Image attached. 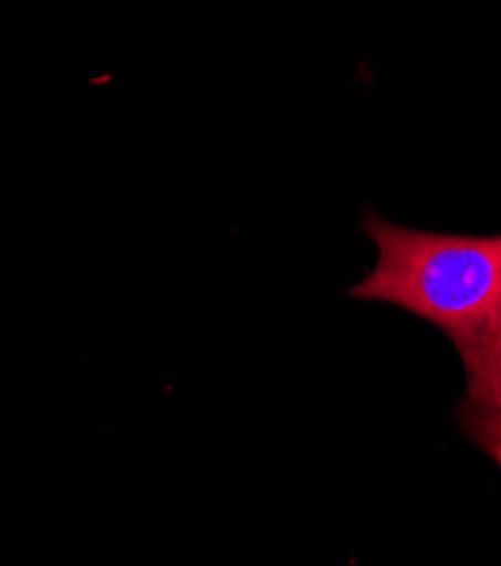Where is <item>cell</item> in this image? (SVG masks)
I'll return each instance as SVG.
<instances>
[{"label":"cell","instance_id":"1","mask_svg":"<svg viewBox=\"0 0 501 566\" xmlns=\"http://www.w3.org/2000/svg\"><path fill=\"white\" fill-rule=\"evenodd\" d=\"M364 233L377 249L373 271L353 298L398 305L445 334L501 305V235H442L368 214Z\"/></svg>","mask_w":501,"mask_h":566},{"label":"cell","instance_id":"2","mask_svg":"<svg viewBox=\"0 0 501 566\" xmlns=\"http://www.w3.org/2000/svg\"><path fill=\"white\" fill-rule=\"evenodd\" d=\"M448 336L463 361L470 402L501 416V305Z\"/></svg>","mask_w":501,"mask_h":566},{"label":"cell","instance_id":"3","mask_svg":"<svg viewBox=\"0 0 501 566\" xmlns=\"http://www.w3.org/2000/svg\"><path fill=\"white\" fill-rule=\"evenodd\" d=\"M468 424H470V431H472L474 440L488 451V454L501 468V416H497L492 411H486L481 407H474V411L470 413Z\"/></svg>","mask_w":501,"mask_h":566}]
</instances>
